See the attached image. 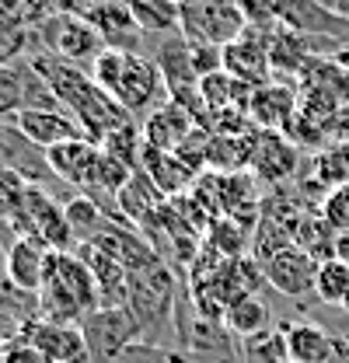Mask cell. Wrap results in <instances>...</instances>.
Masks as SVG:
<instances>
[{
	"mask_svg": "<svg viewBox=\"0 0 349 363\" xmlns=\"http://www.w3.org/2000/svg\"><path fill=\"white\" fill-rule=\"evenodd\" d=\"M196 126H199V119H196L192 112H185V108L174 105V101H165V105H157L150 116H143L140 133H143V143H147V147L178 150V147L185 143V136L192 133Z\"/></svg>",
	"mask_w": 349,
	"mask_h": 363,
	"instance_id": "obj_17",
	"label": "cell"
},
{
	"mask_svg": "<svg viewBox=\"0 0 349 363\" xmlns=\"http://www.w3.org/2000/svg\"><path fill=\"white\" fill-rule=\"evenodd\" d=\"M52 262V252L45 248L43 241L35 238H14L7 248H4V283L28 294V297H39L45 283V272Z\"/></svg>",
	"mask_w": 349,
	"mask_h": 363,
	"instance_id": "obj_12",
	"label": "cell"
},
{
	"mask_svg": "<svg viewBox=\"0 0 349 363\" xmlns=\"http://www.w3.org/2000/svg\"><path fill=\"white\" fill-rule=\"evenodd\" d=\"M321 217L336 227L339 234L349 230V182L346 185H339V189H332V196H328L325 206H321Z\"/></svg>",
	"mask_w": 349,
	"mask_h": 363,
	"instance_id": "obj_27",
	"label": "cell"
},
{
	"mask_svg": "<svg viewBox=\"0 0 349 363\" xmlns=\"http://www.w3.org/2000/svg\"><path fill=\"white\" fill-rule=\"evenodd\" d=\"M223 328L231 332V339H248V335H259L269 328V304L262 301L259 294H245L238 297L227 311H223Z\"/></svg>",
	"mask_w": 349,
	"mask_h": 363,
	"instance_id": "obj_21",
	"label": "cell"
},
{
	"mask_svg": "<svg viewBox=\"0 0 349 363\" xmlns=\"http://www.w3.org/2000/svg\"><path fill=\"white\" fill-rule=\"evenodd\" d=\"M98 157H101V147H98L94 140H87V136L45 150V161H49L52 175H56L60 182H67V185H74L77 192H84L87 189V182H91V175H94Z\"/></svg>",
	"mask_w": 349,
	"mask_h": 363,
	"instance_id": "obj_15",
	"label": "cell"
},
{
	"mask_svg": "<svg viewBox=\"0 0 349 363\" xmlns=\"http://www.w3.org/2000/svg\"><path fill=\"white\" fill-rule=\"evenodd\" d=\"M25 108H63V105L28 60L0 63V119H18Z\"/></svg>",
	"mask_w": 349,
	"mask_h": 363,
	"instance_id": "obj_9",
	"label": "cell"
},
{
	"mask_svg": "<svg viewBox=\"0 0 349 363\" xmlns=\"http://www.w3.org/2000/svg\"><path fill=\"white\" fill-rule=\"evenodd\" d=\"M21 339L39 350L45 363H70L87 353L84 332L81 325H67V321H49V318H32L21 325Z\"/></svg>",
	"mask_w": 349,
	"mask_h": 363,
	"instance_id": "obj_13",
	"label": "cell"
},
{
	"mask_svg": "<svg viewBox=\"0 0 349 363\" xmlns=\"http://www.w3.org/2000/svg\"><path fill=\"white\" fill-rule=\"evenodd\" d=\"M4 346H7V332H4V325H0V353H4Z\"/></svg>",
	"mask_w": 349,
	"mask_h": 363,
	"instance_id": "obj_30",
	"label": "cell"
},
{
	"mask_svg": "<svg viewBox=\"0 0 349 363\" xmlns=\"http://www.w3.org/2000/svg\"><path fill=\"white\" fill-rule=\"evenodd\" d=\"M336 259L349 266V230H343V234L336 238Z\"/></svg>",
	"mask_w": 349,
	"mask_h": 363,
	"instance_id": "obj_29",
	"label": "cell"
},
{
	"mask_svg": "<svg viewBox=\"0 0 349 363\" xmlns=\"http://www.w3.org/2000/svg\"><path fill=\"white\" fill-rule=\"evenodd\" d=\"M290 363H332L336 360V335L318 321H294L283 328Z\"/></svg>",
	"mask_w": 349,
	"mask_h": 363,
	"instance_id": "obj_20",
	"label": "cell"
},
{
	"mask_svg": "<svg viewBox=\"0 0 349 363\" xmlns=\"http://www.w3.org/2000/svg\"><path fill=\"white\" fill-rule=\"evenodd\" d=\"M238 357H241V363H290L283 328L269 325L259 335L241 339V342H238Z\"/></svg>",
	"mask_w": 349,
	"mask_h": 363,
	"instance_id": "obj_23",
	"label": "cell"
},
{
	"mask_svg": "<svg viewBox=\"0 0 349 363\" xmlns=\"http://www.w3.org/2000/svg\"><path fill=\"white\" fill-rule=\"evenodd\" d=\"M87 74L109 91L133 119H136V116H150L157 105L172 101L157 60H154V56H143V52L105 49V52L91 63Z\"/></svg>",
	"mask_w": 349,
	"mask_h": 363,
	"instance_id": "obj_2",
	"label": "cell"
},
{
	"mask_svg": "<svg viewBox=\"0 0 349 363\" xmlns=\"http://www.w3.org/2000/svg\"><path fill=\"white\" fill-rule=\"evenodd\" d=\"M343 311H346V315H349V297H346V304H343Z\"/></svg>",
	"mask_w": 349,
	"mask_h": 363,
	"instance_id": "obj_32",
	"label": "cell"
},
{
	"mask_svg": "<svg viewBox=\"0 0 349 363\" xmlns=\"http://www.w3.org/2000/svg\"><path fill=\"white\" fill-rule=\"evenodd\" d=\"M276 25V21H272ZM272 25H248V32L231 45H223V70L234 74L238 81L262 88L272 77V63H269V35Z\"/></svg>",
	"mask_w": 349,
	"mask_h": 363,
	"instance_id": "obj_10",
	"label": "cell"
},
{
	"mask_svg": "<svg viewBox=\"0 0 349 363\" xmlns=\"http://www.w3.org/2000/svg\"><path fill=\"white\" fill-rule=\"evenodd\" d=\"M314 297L325 308H343L349 297V266L339 259H328L318 266V279H314Z\"/></svg>",
	"mask_w": 349,
	"mask_h": 363,
	"instance_id": "obj_24",
	"label": "cell"
},
{
	"mask_svg": "<svg viewBox=\"0 0 349 363\" xmlns=\"http://www.w3.org/2000/svg\"><path fill=\"white\" fill-rule=\"evenodd\" d=\"M252 172L262 182H283L297 172V147L287 133H272V130H262L259 133V147H255V157H252Z\"/></svg>",
	"mask_w": 349,
	"mask_h": 363,
	"instance_id": "obj_19",
	"label": "cell"
},
{
	"mask_svg": "<svg viewBox=\"0 0 349 363\" xmlns=\"http://www.w3.org/2000/svg\"><path fill=\"white\" fill-rule=\"evenodd\" d=\"M14 238H35L49 252H67L74 241V230L67 220V203H56L43 185H28V196L21 210L14 213Z\"/></svg>",
	"mask_w": 349,
	"mask_h": 363,
	"instance_id": "obj_4",
	"label": "cell"
},
{
	"mask_svg": "<svg viewBox=\"0 0 349 363\" xmlns=\"http://www.w3.org/2000/svg\"><path fill=\"white\" fill-rule=\"evenodd\" d=\"M297 101H301V91H294V84L287 81H269L262 88L252 91L248 98V116L252 123L262 130H272V133H287L294 116H297Z\"/></svg>",
	"mask_w": 349,
	"mask_h": 363,
	"instance_id": "obj_14",
	"label": "cell"
},
{
	"mask_svg": "<svg viewBox=\"0 0 349 363\" xmlns=\"http://www.w3.org/2000/svg\"><path fill=\"white\" fill-rule=\"evenodd\" d=\"M140 172L161 189L165 199L174 196H185L192 189V182L199 179L174 150H157V147H143V157H140Z\"/></svg>",
	"mask_w": 349,
	"mask_h": 363,
	"instance_id": "obj_18",
	"label": "cell"
},
{
	"mask_svg": "<svg viewBox=\"0 0 349 363\" xmlns=\"http://www.w3.org/2000/svg\"><path fill=\"white\" fill-rule=\"evenodd\" d=\"M39 35H43L45 52L60 56L63 63L84 67V70H91V63L109 49L94 25H87V21L74 18V14H63V11L52 14V18H45L43 25H39Z\"/></svg>",
	"mask_w": 349,
	"mask_h": 363,
	"instance_id": "obj_6",
	"label": "cell"
},
{
	"mask_svg": "<svg viewBox=\"0 0 349 363\" xmlns=\"http://www.w3.org/2000/svg\"><path fill=\"white\" fill-rule=\"evenodd\" d=\"M133 21L143 35H174L182 32V7L174 0H130Z\"/></svg>",
	"mask_w": 349,
	"mask_h": 363,
	"instance_id": "obj_22",
	"label": "cell"
},
{
	"mask_svg": "<svg viewBox=\"0 0 349 363\" xmlns=\"http://www.w3.org/2000/svg\"><path fill=\"white\" fill-rule=\"evenodd\" d=\"M28 185L32 182L11 168H0V224H11L14 213L21 210L25 196H28Z\"/></svg>",
	"mask_w": 349,
	"mask_h": 363,
	"instance_id": "obj_25",
	"label": "cell"
},
{
	"mask_svg": "<svg viewBox=\"0 0 349 363\" xmlns=\"http://www.w3.org/2000/svg\"><path fill=\"white\" fill-rule=\"evenodd\" d=\"M70 363H94V360H91V357L84 353V357H77V360H70Z\"/></svg>",
	"mask_w": 349,
	"mask_h": 363,
	"instance_id": "obj_31",
	"label": "cell"
},
{
	"mask_svg": "<svg viewBox=\"0 0 349 363\" xmlns=\"http://www.w3.org/2000/svg\"><path fill=\"white\" fill-rule=\"evenodd\" d=\"M35 304H39V318L81 325L91 311L101 308L98 279L81 255L52 252V262H49V272H45V283Z\"/></svg>",
	"mask_w": 349,
	"mask_h": 363,
	"instance_id": "obj_3",
	"label": "cell"
},
{
	"mask_svg": "<svg viewBox=\"0 0 349 363\" xmlns=\"http://www.w3.org/2000/svg\"><path fill=\"white\" fill-rule=\"evenodd\" d=\"M28 63L39 70V77H43L45 84L52 88V94L60 98L63 112L74 116V123L81 126V133H84L87 140L101 143L105 136H112L116 130L136 123L130 112L87 74L84 67L63 63L60 56H52V52H45V49L35 52Z\"/></svg>",
	"mask_w": 349,
	"mask_h": 363,
	"instance_id": "obj_1",
	"label": "cell"
},
{
	"mask_svg": "<svg viewBox=\"0 0 349 363\" xmlns=\"http://www.w3.org/2000/svg\"><path fill=\"white\" fill-rule=\"evenodd\" d=\"M109 363H189V353H178L168 346H154V342H133L130 350H123L116 360Z\"/></svg>",
	"mask_w": 349,
	"mask_h": 363,
	"instance_id": "obj_26",
	"label": "cell"
},
{
	"mask_svg": "<svg viewBox=\"0 0 349 363\" xmlns=\"http://www.w3.org/2000/svg\"><path fill=\"white\" fill-rule=\"evenodd\" d=\"M81 332L87 342V357L94 363L116 360L123 350L143 339L140 321L133 318L130 308H98L81 321Z\"/></svg>",
	"mask_w": 349,
	"mask_h": 363,
	"instance_id": "obj_7",
	"label": "cell"
},
{
	"mask_svg": "<svg viewBox=\"0 0 349 363\" xmlns=\"http://www.w3.org/2000/svg\"><path fill=\"white\" fill-rule=\"evenodd\" d=\"M0 363H45V357L39 353V350H32L25 339H18L14 346H4Z\"/></svg>",
	"mask_w": 349,
	"mask_h": 363,
	"instance_id": "obj_28",
	"label": "cell"
},
{
	"mask_svg": "<svg viewBox=\"0 0 349 363\" xmlns=\"http://www.w3.org/2000/svg\"><path fill=\"white\" fill-rule=\"evenodd\" d=\"M262 266V276L272 290H279L283 297H307L314 294V279H318V259L307 255L301 245H287L279 252H272Z\"/></svg>",
	"mask_w": 349,
	"mask_h": 363,
	"instance_id": "obj_11",
	"label": "cell"
},
{
	"mask_svg": "<svg viewBox=\"0 0 349 363\" xmlns=\"http://www.w3.org/2000/svg\"><path fill=\"white\" fill-rule=\"evenodd\" d=\"M14 123L39 150H52L60 143H70V140L84 136L81 126L74 123V116H67L63 108H25Z\"/></svg>",
	"mask_w": 349,
	"mask_h": 363,
	"instance_id": "obj_16",
	"label": "cell"
},
{
	"mask_svg": "<svg viewBox=\"0 0 349 363\" xmlns=\"http://www.w3.org/2000/svg\"><path fill=\"white\" fill-rule=\"evenodd\" d=\"M279 4H283V0H279Z\"/></svg>",
	"mask_w": 349,
	"mask_h": 363,
	"instance_id": "obj_34",
	"label": "cell"
},
{
	"mask_svg": "<svg viewBox=\"0 0 349 363\" xmlns=\"http://www.w3.org/2000/svg\"><path fill=\"white\" fill-rule=\"evenodd\" d=\"M248 32V18L238 0H189L182 7V35L189 43L231 45Z\"/></svg>",
	"mask_w": 349,
	"mask_h": 363,
	"instance_id": "obj_5",
	"label": "cell"
},
{
	"mask_svg": "<svg viewBox=\"0 0 349 363\" xmlns=\"http://www.w3.org/2000/svg\"><path fill=\"white\" fill-rule=\"evenodd\" d=\"M0 255H4V252H0Z\"/></svg>",
	"mask_w": 349,
	"mask_h": 363,
	"instance_id": "obj_33",
	"label": "cell"
},
{
	"mask_svg": "<svg viewBox=\"0 0 349 363\" xmlns=\"http://www.w3.org/2000/svg\"><path fill=\"white\" fill-rule=\"evenodd\" d=\"M279 25H287L290 32L304 35L311 43H325L328 49H343L349 43V18L332 11V7H321L314 0H283L279 4Z\"/></svg>",
	"mask_w": 349,
	"mask_h": 363,
	"instance_id": "obj_8",
	"label": "cell"
}]
</instances>
